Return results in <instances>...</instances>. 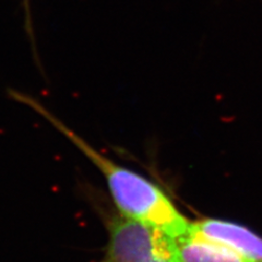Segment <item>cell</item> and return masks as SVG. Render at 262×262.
<instances>
[{"label":"cell","instance_id":"obj_1","mask_svg":"<svg viewBox=\"0 0 262 262\" xmlns=\"http://www.w3.org/2000/svg\"><path fill=\"white\" fill-rule=\"evenodd\" d=\"M7 95L10 100L28 106L47 120L101 171L122 216L137 221L175 239L190 234L191 223L188 222L159 185L96 150L46 108L36 97L12 88L7 90Z\"/></svg>","mask_w":262,"mask_h":262},{"label":"cell","instance_id":"obj_2","mask_svg":"<svg viewBox=\"0 0 262 262\" xmlns=\"http://www.w3.org/2000/svg\"><path fill=\"white\" fill-rule=\"evenodd\" d=\"M104 257L97 262H178L175 238L125 216L108 226Z\"/></svg>","mask_w":262,"mask_h":262},{"label":"cell","instance_id":"obj_3","mask_svg":"<svg viewBox=\"0 0 262 262\" xmlns=\"http://www.w3.org/2000/svg\"><path fill=\"white\" fill-rule=\"evenodd\" d=\"M190 234L222 245L248 262H262V238L238 224L203 220L191 223Z\"/></svg>","mask_w":262,"mask_h":262},{"label":"cell","instance_id":"obj_4","mask_svg":"<svg viewBox=\"0 0 262 262\" xmlns=\"http://www.w3.org/2000/svg\"><path fill=\"white\" fill-rule=\"evenodd\" d=\"M175 244L178 262H248L224 246L192 234Z\"/></svg>","mask_w":262,"mask_h":262},{"label":"cell","instance_id":"obj_5","mask_svg":"<svg viewBox=\"0 0 262 262\" xmlns=\"http://www.w3.org/2000/svg\"><path fill=\"white\" fill-rule=\"evenodd\" d=\"M22 7H23V14H24V18H23L24 31H26V34L28 35V39L30 42L31 51L33 54V59L37 62L40 60V58H39L38 51H37L36 38H35V28H34V24H33L30 0H22Z\"/></svg>","mask_w":262,"mask_h":262}]
</instances>
